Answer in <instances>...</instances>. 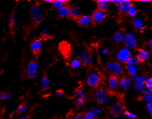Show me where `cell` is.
I'll list each match as a JSON object with an SVG mask.
<instances>
[{
	"label": "cell",
	"instance_id": "1",
	"mask_svg": "<svg viewBox=\"0 0 152 119\" xmlns=\"http://www.w3.org/2000/svg\"><path fill=\"white\" fill-rule=\"evenodd\" d=\"M30 14L31 20L36 25H40L45 20V16L39 5H33L30 9Z\"/></svg>",
	"mask_w": 152,
	"mask_h": 119
},
{
	"label": "cell",
	"instance_id": "2",
	"mask_svg": "<svg viewBox=\"0 0 152 119\" xmlns=\"http://www.w3.org/2000/svg\"><path fill=\"white\" fill-rule=\"evenodd\" d=\"M105 68L112 76H115L116 77L121 76L124 72L123 67L117 62H107L105 64Z\"/></svg>",
	"mask_w": 152,
	"mask_h": 119
},
{
	"label": "cell",
	"instance_id": "3",
	"mask_svg": "<svg viewBox=\"0 0 152 119\" xmlns=\"http://www.w3.org/2000/svg\"><path fill=\"white\" fill-rule=\"evenodd\" d=\"M76 57L81 62L82 64L85 66L91 65L93 61L90 50L85 47L80 48L77 50Z\"/></svg>",
	"mask_w": 152,
	"mask_h": 119
},
{
	"label": "cell",
	"instance_id": "4",
	"mask_svg": "<svg viewBox=\"0 0 152 119\" xmlns=\"http://www.w3.org/2000/svg\"><path fill=\"white\" fill-rule=\"evenodd\" d=\"M94 98L98 105L104 106L109 102V96L107 92L102 88H98L94 94Z\"/></svg>",
	"mask_w": 152,
	"mask_h": 119
},
{
	"label": "cell",
	"instance_id": "5",
	"mask_svg": "<svg viewBox=\"0 0 152 119\" xmlns=\"http://www.w3.org/2000/svg\"><path fill=\"white\" fill-rule=\"evenodd\" d=\"M101 81V76L97 71L91 70L87 74L85 82L88 86L95 87H97Z\"/></svg>",
	"mask_w": 152,
	"mask_h": 119
},
{
	"label": "cell",
	"instance_id": "6",
	"mask_svg": "<svg viewBox=\"0 0 152 119\" xmlns=\"http://www.w3.org/2000/svg\"><path fill=\"white\" fill-rule=\"evenodd\" d=\"M39 66L35 61H30L26 67V74L29 79L35 78L39 73Z\"/></svg>",
	"mask_w": 152,
	"mask_h": 119
},
{
	"label": "cell",
	"instance_id": "7",
	"mask_svg": "<svg viewBox=\"0 0 152 119\" xmlns=\"http://www.w3.org/2000/svg\"><path fill=\"white\" fill-rule=\"evenodd\" d=\"M131 58V53L130 50L126 47L120 49L116 54L117 60L120 63H126Z\"/></svg>",
	"mask_w": 152,
	"mask_h": 119
},
{
	"label": "cell",
	"instance_id": "8",
	"mask_svg": "<svg viewBox=\"0 0 152 119\" xmlns=\"http://www.w3.org/2000/svg\"><path fill=\"white\" fill-rule=\"evenodd\" d=\"M123 42L126 46L125 47L129 49L134 48L137 45V42L135 35L132 32H129L126 34L124 39Z\"/></svg>",
	"mask_w": 152,
	"mask_h": 119
},
{
	"label": "cell",
	"instance_id": "9",
	"mask_svg": "<svg viewBox=\"0 0 152 119\" xmlns=\"http://www.w3.org/2000/svg\"><path fill=\"white\" fill-rule=\"evenodd\" d=\"M124 112V107L119 102H115L112 104L110 108V114L114 116H119Z\"/></svg>",
	"mask_w": 152,
	"mask_h": 119
},
{
	"label": "cell",
	"instance_id": "10",
	"mask_svg": "<svg viewBox=\"0 0 152 119\" xmlns=\"http://www.w3.org/2000/svg\"><path fill=\"white\" fill-rule=\"evenodd\" d=\"M30 49L35 54H38L43 47V41L42 39H36L30 44Z\"/></svg>",
	"mask_w": 152,
	"mask_h": 119
},
{
	"label": "cell",
	"instance_id": "11",
	"mask_svg": "<svg viewBox=\"0 0 152 119\" xmlns=\"http://www.w3.org/2000/svg\"><path fill=\"white\" fill-rule=\"evenodd\" d=\"M93 22L92 17L88 15L81 16L77 19V22L80 27L88 26L92 24Z\"/></svg>",
	"mask_w": 152,
	"mask_h": 119
},
{
	"label": "cell",
	"instance_id": "12",
	"mask_svg": "<svg viewBox=\"0 0 152 119\" xmlns=\"http://www.w3.org/2000/svg\"><path fill=\"white\" fill-rule=\"evenodd\" d=\"M107 85L110 90H116L118 87H119V79L116 76H110L108 79Z\"/></svg>",
	"mask_w": 152,
	"mask_h": 119
},
{
	"label": "cell",
	"instance_id": "13",
	"mask_svg": "<svg viewBox=\"0 0 152 119\" xmlns=\"http://www.w3.org/2000/svg\"><path fill=\"white\" fill-rule=\"evenodd\" d=\"M106 18V14L104 11L101 10H94L93 12V21L95 22H103Z\"/></svg>",
	"mask_w": 152,
	"mask_h": 119
},
{
	"label": "cell",
	"instance_id": "14",
	"mask_svg": "<svg viewBox=\"0 0 152 119\" xmlns=\"http://www.w3.org/2000/svg\"><path fill=\"white\" fill-rule=\"evenodd\" d=\"M132 81L129 77L124 76L119 80V87L124 90H127L130 88Z\"/></svg>",
	"mask_w": 152,
	"mask_h": 119
},
{
	"label": "cell",
	"instance_id": "15",
	"mask_svg": "<svg viewBox=\"0 0 152 119\" xmlns=\"http://www.w3.org/2000/svg\"><path fill=\"white\" fill-rule=\"evenodd\" d=\"M10 27L11 30L13 31L18 30L20 25V22L19 19L15 15L11 16V19L10 20Z\"/></svg>",
	"mask_w": 152,
	"mask_h": 119
},
{
	"label": "cell",
	"instance_id": "16",
	"mask_svg": "<svg viewBox=\"0 0 152 119\" xmlns=\"http://www.w3.org/2000/svg\"><path fill=\"white\" fill-rule=\"evenodd\" d=\"M151 56V53L146 50L140 49L137 53V58L141 62L148 60Z\"/></svg>",
	"mask_w": 152,
	"mask_h": 119
},
{
	"label": "cell",
	"instance_id": "17",
	"mask_svg": "<svg viewBox=\"0 0 152 119\" xmlns=\"http://www.w3.org/2000/svg\"><path fill=\"white\" fill-rule=\"evenodd\" d=\"M131 5L130 1L129 0H123L121 4L118 6V10L120 13L122 14L127 13V12L129 7Z\"/></svg>",
	"mask_w": 152,
	"mask_h": 119
},
{
	"label": "cell",
	"instance_id": "18",
	"mask_svg": "<svg viewBox=\"0 0 152 119\" xmlns=\"http://www.w3.org/2000/svg\"><path fill=\"white\" fill-rule=\"evenodd\" d=\"M126 34L122 30H120L119 31L115 33L113 36H112V39L118 43L120 42H123L124 38H125Z\"/></svg>",
	"mask_w": 152,
	"mask_h": 119
},
{
	"label": "cell",
	"instance_id": "19",
	"mask_svg": "<svg viewBox=\"0 0 152 119\" xmlns=\"http://www.w3.org/2000/svg\"><path fill=\"white\" fill-rule=\"evenodd\" d=\"M80 9L78 7L72 5L69 7V14L72 18H78L80 16Z\"/></svg>",
	"mask_w": 152,
	"mask_h": 119
},
{
	"label": "cell",
	"instance_id": "20",
	"mask_svg": "<svg viewBox=\"0 0 152 119\" xmlns=\"http://www.w3.org/2000/svg\"><path fill=\"white\" fill-rule=\"evenodd\" d=\"M132 22L134 27L137 29L141 30L142 28H143V25H144L143 20L140 17H137V16L134 17L132 19Z\"/></svg>",
	"mask_w": 152,
	"mask_h": 119
},
{
	"label": "cell",
	"instance_id": "21",
	"mask_svg": "<svg viewBox=\"0 0 152 119\" xmlns=\"http://www.w3.org/2000/svg\"><path fill=\"white\" fill-rule=\"evenodd\" d=\"M57 15L60 18H66L67 17L69 16V7L65 5L64 6L62 7L61 8L57 10Z\"/></svg>",
	"mask_w": 152,
	"mask_h": 119
},
{
	"label": "cell",
	"instance_id": "22",
	"mask_svg": "<svg viewBox=\"0 0 152 119\" xmlns=\"http://www.w3.org/2000/svg\"><path fill=\"white\" fill-rule=\"evenodd\" d=\"M98 8L101 11H105L108 9L110 1L109 0H98L96 1Z\"/></svg>",
	"mask_w": 152,
	"mask_h": 119
},
{
	"label": "cell",
	"instance_id": "23",
	"mask_svg": "<svg viewBox=\"0 0 152 119\" xmlns=\"http://www.w3.org/2000/svg\"><path fill=\"white\" fill-rule=\"evenodd\" d=\"M41 85L44 90H48L50 88V83L46 75H44L41 79Z\"/></svg>",
	"mask_w": 152,
	"mask_h": 119
},
{
	"label": "cell",
	"instance_id": "24",
	"mask_svg": "<svg viewBox=\"0 0 152 119\" xmlns=\"http://www.w3.org/2000/svg\"><path fill=\"white\" fill-rule=\"evenodd\" d=\"M147 78H148V76L146 75H140V76L135 75L132 76L131 79L134 83L145 84V82Z\"/></svg>",
	"mask_w": 152,
	"mask_h": 119
},
{
	"label": "cell",
	"instance_id": "25",
	"mask_svg": "<svg viewBox=\"0 0 152 119\" xmlns=\"http://www.w3.org/2000/svg\"><path fill=\"white\" fill-rule=\"evenodd\" d=\"M87 101V96H85L82 97H76L75 98V104L78 107H82L85 104Z\"/></svg>",
	"mask_w": 152,
	"mask_h": 119
},
{
	"label": "cell",
	"instance_id": "26",
	"mask_svg": "<svg viewBox=\"0 0 152 119\" xmlns=\"http://www.w3.org/2000/svg\"><path fill=\"white\" fill-rule=\"evenodd\" d=\"M126 70H127V73L132 76L137 75L138 73V68L136 65H127Z\"/></svg>",
	"mask_w": 152,
	"mask_h": 119
},
{
	"label": "cell",
	"instance_id": "27",
	"mask_svg": "<svg viewBox=\"0 0 152 119\" xmlns=\"http://www.w3.org/2000/svg\"><path fill=\"white\" fill-rule=\"evenodd\" d=\"M66 2V0H53L52 4L54 8L58 10L61 8L62 7L64 6Z\"/></svg>",
	"mask_w": 152,
	"mask_h": 119
},
{
	"label": "cell",
	"instance_id": "28",
	"mask_svg": "<svg viewBox=\"0 0 152 119\" xmlns=\"http://www.w3.org/2000/svg\"><path fill=\"white\" fill-rule=\"evenodd\" d=\"M134 87L135 90L140 93L145 92L146 89L145 84L142 83H134Z\"/></svg>",
	"mask_w": 152,
	"mask_h": 119
},
{
	"label": "cell",
	"instance_id": "29",
	"mask_svg": "<svg viewBox=\"0 0 152 119\" xmlns=\"http://www.w3.org/2000/svg\"><path fill=\"white\" fill-rule=\"evenodd\" d=\"M81 65H82L81 62L77 58H75L72 59L70 62V66L71 68L73 69H78L81 66Z\"/></svg>",
	"mask_w": 152,
	"mask_h": 119
},
{
	"label": "cell",
	"instance_id": "30",
	"mask_svg": "<svg viewBox=\"0 0 152 119\" xmlns=\"http://www.w3.org/2000/svg\"><path fill=\"white\" fill-rule=\"evenodd\" d=\"M41 35H42V38L44 39V40L50 39L52 37V35H51L50 33L49 30L47 28H44L42 29V32H41Z\"/></svg>",
	"mask_w": 152,
	"mask_h": 119
},
{
	"label": "cell",
	"instance_id": "31",
	"mask_svg": "<svg viewBox=\"0 0 152 119\" xmlns=\"http://www.w3.org/2000/svg\"><path fill=\"white\" fill-rule=\"evenodd\" d=\"M127 13L129 14V16H130L131 17H135L137 13V10L136 9V8L133 6V5H131L129 7V8L128 9Z\"/></svg>",
	"mask_w": 152,
	"mask_h": 119
},
{
	"label": "cell",
	"instance_id": "32",
	"mask_svg": "<svg viewBox=\"0 0 152 119\" xmlns=\"http://www.w3.org/2000/svg\"><path fill=\"white\" fill-rule=\"evenodd\" d=\"M96 116V115L92 110V109H91L90 110L88 111L85 113L83 118V119H94Z\"/></svg>",
	"mask_w": 152,
	"mask_h": 119
},
{
	"label": "cell",
	"instance_id": "33",
	"mask_svg": "<svg viewBox=\"0 0 152 119\" xmlns=\"http://www.w3.org/2000/svg\"><path fill=\"white\" fill-rule=\"evenodd\" d=\"M142 100L147 104V105H152V94L145 95L143 97Z\"/></svg>",
	"mask_w": 152,
	"mask_h": 119
},
{
	"label": "cell",
	"instance_id": "34",
	"mask_svg": "<svg viewBox=\"0 0 152 119\" xmlns=\"http://www.w3.org/2000/svg\"><path fill=\"white\" fill-rule=\"evenodd\" d=\"M145 85L147 89L152 90V76L146 79L145 82Z\"/></svg>",
	"mask_w": 152,
	"mask_h": 119
},
{
	"label": "cell",
	"instance_id": "35",
	"mask_svg": "<svg viewBox=\"0 0 152 119\" xmlns=\"http://www.w3.org/2000/svg\"><path fill=\"white\" fill-rule=\"evenodd\" d=\"M75 96H76V97H82V96H86V92H85V89H83L82 88H80V89H77L75 92Z\"/></svg>",
	"mask_w": 152,
	"mask_h": 119
},
{
	"label": "cell",
	"instance_id": "36",
	"mask_svg": "<svg viewBox=\"0 0 152 119\" xmlns=\"http://www.w3.org/2000/svg\"><path fill=\"white\" fill-rule=\"evenodd\" d=\"M27 109V105L26 104H21L17 109L18 113H23Z\"/></svg>",
	"mask_w": 152,
	"mask_h": 119
},
{
	"label": "cell",
	"instance_id": "37",
	"mask_svg": "<svg viewBox=\"0 0 152 119\" xmlns=\"http://www.w3.org/2000/svg\"><path fill=\"white\" fill-rule=\"evenodd\" d=\"M11 97V94L10 93L8 92H2L0 94V99L2 100H8Z\"/></svg>",
	"mask_w": 152,
	"mask_h": 119
},
{
	"label": "cell",
	"instance_id": "38",
	"mask_svg": "<svg viewBox=\"0 0 152 119\" xmlns=\"http://www.w3.org/2000/svg\"><path fill=\"white\" fill-rule=\"evenodd\" d=\"M124 114L126 116H127L128 118H130L131 119H136V115L129 111H125Z\"/></svg>",
	"mask_w": 152,
	"mask_h": 119
},
{
	"label": "cell",
	"instance_id": "39",
	"mask_svg": "<svg viewBox=\"0 0 152 119\" xmlns=\"http://www.w3.org/2000/svg\"><path fill=\"white\" fill-rule=\"evenodd\" d=\"M64 96V93L62 90H58L56 93V97L57 98H61Z\"/></svg>",
	"mask_w": 152,
	"mask_h": 119
},
{
	"label": "cell",
	"instance_id": "40",
	"mask_svg": "<svg viewBox=\"0 0 152 119\" xmlns=\"http://www.w3.org/2000/svg\"><path fill=\"white\" fill-rule=\"evenodd\" d=\"M91 109L94 112V113L96 115V116L100 115L102 112V110L98 108H92Z\"/></svg>",
	"mask_w": 152,
	"mask_h": 119
},
{
	"label": "cell",
	"instance_id": "41",
	"mask_svg": "<svg viewBox=\"0 0 152 119\" xmlns=\"http://www.w3.org/2000/svg\"><path fill=\"white\" fill-rule=\"evenodd\" d=\"M146 109L150 113V115L152 116V105H146Z\"/></svg>",
	"mask_w": 152,
	"mask_h": 119
},
{
	"label": "cell",
	"instance_id": "42",
	"mask_svg": "<svg viewBox=\"0 0 152 119\" xmlns=\"http://www.w3.org/2000/svg\"><path fill=\"white\" fill-rule=\"evenodd\" d=\"M122 1H123V0H112V1H110V2H113V4H115L116 5H118V6L121 4Z\"/></svg>",
	"mask_w": 152,
	"mask_h": 119
},
{
	"label": "cell",
	"instance_id": "43",
	"mask_svg": "<svg viewBox=\"0 0 152 119\" xmlns=\"http://www.w3.org/2000/svg\"><path fill=\"white\" fill-rule=\"evenodd\" d=\"M18 112L17 110H14L12 112H11V113L10 114V116H11V118H15L18 115Z\"/></svg>",
	"mask_w": 152,
	"mask_h": 119
},
{
	"label": "cell",
	"instance_id": "44",
	"mask_svg": "<svg viewBox=\"0 0 152 119\" xmlns=\"http://www.w3.org/2000/svg\"><path fill=\"white\" fill-rule=\"evenodd\" d=\"M109 51L108 49H104L102 51V54L104 55H107L108 54Z\"/></svg>",
	"mask_w": 152,
	"mask_h": 119
},
{
	"label": "cell",
	"instance_id": "45",
	"mask_svg": "<svg viewBox=\"0 0 152 119\" xmlns=\"http://www.w3.org/2000/svg\"><path fill=\"white\" fill-rule=\"evenodd\" d=\"M71 119H83V118L81 115H76L73 117Z\"/></svg>",
	"mask_w": 152,
	"mask_h": 119
},
{
	"label": "cell",
	"instance_id": "46",
	"mask_svg": "<svg viewBox=\"0 0 152 119\" xmlns=\"http://www.w3.org/2000/svg\"><path fill=\"white\" fill-rule=\"evenodd\" d=\"M148 45H149V48L152 49V39L149 40V44H148Z\"/></svg>",
	"mask_w": 152,
	"mask_h": 119
},
{
	"label": "cell",
	"instance_id": "47",
	"mask_svg": "<svg viewBox=\"0 0 152 119\" xmlns=\"http://www.w3.org/2000/svg\"><path fill=\"white\" fill-rule=\"evenodd\" d=\"M53 0H45V2H48V3H51V4L53 2Z\"/></svg>",
	"mask_w": 152,
	"mask_h": 119
},
{
	"label": "cell",
	"instance_id": "48",
	"mask_svg": "<svg viewBox=\"0 0 152 119\" xmlns=\"http://www.w3.org/2000/svg\"><path fill=\"white\" fill-rule=\"evenodd\" d=\"M18 119H28V118L27 116H22Z\"/></svg>",
	"mask_w": 152,
	"mask_h": 119
},
{
	"label": "cell",
	"instance_id": "49",
	"mask_svg": "<svg viewBox=\"0 0 152 119\" xmlns=\"http://www.w3.org/2000/svg\"><path fill=\"white\" fill-rule=\"evenodd\" d=\"M99 49H100V47H99V45H96V50H99Z\"/></svg>",
	"mask_w": 152,
	"mask_h": 119
},
{
	"label": "cell",
	"instance_id": "50",
	"mask_svg": "<svg viewBox=\"0 0 152 119\" xmlns=\"http://www.w3.org/2000/svg\"><path fill=\"white\" fill-rule=\"evenodd\" d=\"M141 2H150L149 0H142Z\"/></svg>",
	"mask_w": 152,
	"mask_h": 119
},
{
	"label": "cell",
	"instance_id": "51",
	"mask_svg": "<svg viewBox=\"0 0 152 119\" xmlns=\"http://www.w3.org/2000/svg\"><path fill=\"white\" fill-rule=\"evenodd\" d=\"M125 119V118H115V119Z\"/></svg>",
	"mask_w": 152,
	"mask_h": 119
},
{
	"label": "cell",
	"instance_id": "52",
	"mask_svg": "<svg viewBox=\"0 0 152 119\" xmlns=\"http://www.w3.org/2000/svg\"><path fill=\"white\" fill-rule=\"evenodd\" d=\"M151 68H152V65H151Z\"/></svg>",
	"mask_w": 152,
	"mask_h": 119
}]
</instances>
